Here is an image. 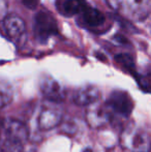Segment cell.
<instances>
[{"instance_id":"cell-1","label":"cell","mask_w":151,"mask_h":152,"mask_svg":"<svg viewBox=\"0 0 151 152\" xmlns=\"http://www.w3.org/2000/svg\"><path fill=\"white\" fill-rule=\"evenodd\" d=\"M0 138H2L1 150L23 152V146L28 140V128L23 122L7 119L2 124Z\"/></svg>"},{"instance_id":"cell-2","label":"cell","mask_w":151,"mask_h":152,"mask_svg":"<svg viewBox=\"0 0 151 152\" xmlns=\"http://www.w3.org/2000/svg\"><path fill=\"white\" fill-rule=\"evenodd\" d=\"M120 142L123 148L129 152H149L150 150V134L142 126H127L121 134Z\"/></svg>"},{"instance_id":"cell-3","label":"cell","mask_w":151,"mask_h":152,"mask_svg":"<svg viewBox=\"0 0 151 152\" xmlns=\"http://www.w3.org/2000/svg\"><path fill=\"white\" fill-rule=\"evenodd\" d=\"M118 14L133 21H143L149 16L150 0H107Z\"/></svg>"},{"instance_id":"cell-4","label":"cell","mask_w":151,"mask_h":152,"mask_svg":"<svg viewBox=\"0 0 151 152\" xmlns=\"http://www.w3.org/2000/svg\"><path fill=\"white\" fill-rule=\"evenodd\" d=\"M34 36L40 42H46L52 36L58 34L59 28L56 19L48 10H39L34 17Z\"/></svg>"},{"instance_id":"cell-5","label":"cell","mask_w":151,"mask_h":152,"mask_svg":"<svg viewBox=\"0 0 151 152\" xmlns=\"http://www.w3.org/2000/svg\"><path fill=\"white\" fill-rule=\"evenodd\" d=\"M105 104H107L111 113L112 118L114 116H118L120 118H127L131 114V111L133 109V102L129 94L121 90L112 92Z\"/></svg>"},{"instance_id":"cell-6","label":"cell","mask_w":151,"mask_h":152,"mask_svg":"<svg viewBox=\"0 0 151 152\" xmlns=\"http://www.w3.org/2000/svg\"><path fill=\"white\" fill-rule=\"evenodd\" d=\"M61 119H62L61 109L57 106V104L49 102L42 107L40 111L38 117V125L40 129L49 130L56 127L60 123Z\"/></svg>"},{"instance_id":"cell-7","label":"cell","mask_w":151,"mask_h":152,"mask_svg":"<svg viewBox=\"0 0 151 152\" xmlns=\"http://www.w3.org/2000/svg\"><path fill=\"white\" fill-rule=\"evenodd\" d=\"M39 88L42 95L48 102L58 104L65 97V92L60 83L57 82L52 77L44 76L40 79Z\"/></svg>"},{"instance_id":"cell-8","label":"cell","mask_w":151,"mask_h":152,"mask_svg":"<svg viewBox=\"0 0 151 152\" xmlns=\"http://www.w3.org/2000/svg\"><path fill=\"white\" fill-rule=\"evenodd\" d=\"M88 124L93 128L101 127L107 124L112 119V115L108 109L107 104L97 102L88 107L86 113Z\"/></svg>"},{"instance_id":"cell-9","label":"cell","mask_w":151,"mask_h":152,"mask_svg":"<svg viewBox=\"0 0 151 152\" xmlns=\"http://www.w3.org/2000/svg\"><path fill=\"white\" fill-rule=\"evenodd\" d=\"M2 25L6 35L14 42H21L26 34V25L24 20L17 15H7L2 20Z\"/></svg>"},{"instance_id":"cell-10","label":"cell","mask_w":151,"mask_h":152,"mask_svg":"<svg viewBox=\"0 0 151 152\" xmlns=\"http://www.w3.org/2000/svg\"><path fill=\"white\" fill-rule=\"evenodd\" d=\"M86 0H56V8L59 14L64 17L81 15L89 7Z\"/></svg>"},{"instance_id":"cell-11","label":"cell","mask_w":151,"mask_h":152,"mask_svg":"<svg viewBox=\"0 0 151 152\" xmlns=\"http://www.w3.org/2000/svg\"><path fill=\"white\" fill-rule=\"evenodd\" d=\"M101 92L98 88L92 85H87L80 88L74 95V102L81 107H89L99 100Z\"/></svg>"},{"instance_id":"cell-12","label":"cell","mask_w":151,"mask_h":152,"mask_svg":"<svg viewBox=\"0 0 151 152\" xmlns=\"http://www.w3.org/2000/svg\"><path fill=\"white\" fill-rule=\"evenodd\" d=\"M81 18H82V21L85 24V26L92 29L101 26L106 22L105 15L97 8L91 7V6H89L85 12L81 14Z\"/></svg>"},{"instance_id":"cell-13","label":"cell","mask_w":151,"mask_h":152,"mask_svg":"<svg viewBox=\"0 0 151 152\" xmlns=\"http://www.w3.org/2000/svg\"><path fill=\"white\" fill-rule=\"evenodd\" d=\"M12 97H14L12 86L5 79L0 78V109L8 106L12 102Z\"/></svg>"},{"instance_id":"cell-14","label":"cell","mask_w":151,"mask_h":152,"mask_svg":"<svg viewBox=\"0 0 151 152\" xmlns=\"http://www.w3.org/2000/svg\"><path fill=\"white\" fill-rule=\"evenodd\" d=\"M116 61L118 62L120 65H122L128 72H135V63H133V59L131 56L127 54H119L116 56Z\"/></svg>"},{"instance_id":"cell-15","label":"cell","mask_w":151,"mask_h":152,"mask_svg":"<svg viewBox=\"0 0 151 152\" xmlns=\"http://www.w3.org/2000/svg\"><path fill=\"white\" fill-rule=\"evenodd\" d=\"M8 12V2L7 0H0V21H2L6 16Z\"/></svg>"},{"instance_id":"cell-16","label":"cell","mask_w":151,"mask_h":152,"mask_svg":"<svg viewBox=\"0 0 151 152\" xmlns=\"http://www.w3.org/2000/svg\"><path fill=\"white\" fill-rule=\"evenodd\" d=\"M138 82H139L140 86L142 87L143 90H145L146 92L149 91V86H150V82H149V77H141V78L138 79Z\"/></svg>"},{"instance_id":"cell-17","label":"cell","mask_w":151,"mask_h":152,"mask_svg":"<svg viewBox=\"0 0 151 152\" xmlns=\"http://www.w3.org/2000/svg\"><path fill=\"white\" fill-rule=\"evenodd\" d=\"M22 2L26 7L30 8V10H35L38 5L39 0H22Z\"/></svg>"},{"instance_id":"cell-18","label":"cell","mask_w":151,"mask_h":152,"mask_svg":"<svg viewBox=\"0 0 151 152\" xmlns=\"http://www.w3.org/2000/svg\"><path fill=\"white\" fill-rule=\"evenodd\" d=\"M84 152H93L92 150H91V149H85V150H84Z\"/></svg>"}]
</instances>
